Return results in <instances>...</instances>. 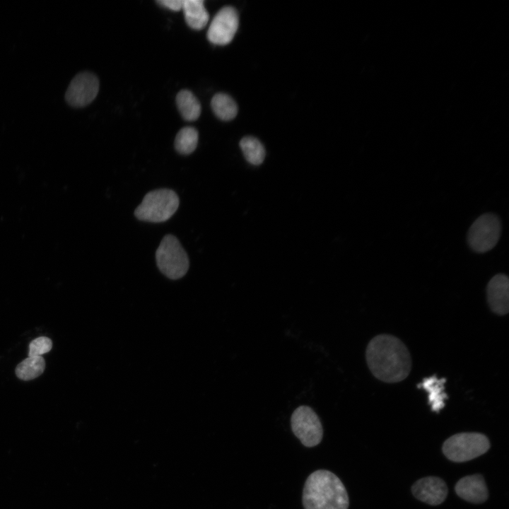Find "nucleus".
Listing matches in <instances>:
<instances>
[{
  "instance_id": "nucleus-1",
  "label": "nucleus",
  "mask_w": 509,
  "mask_h": 509,
  "mask_svg": "<svg viewBox=\"0 0 509 509\" xmlns=\"http://www.w3.org/2000/svg\"><path fill=\"white\" fill-rule=\"evenodd\" d=\"M365 359L372 374L385 382H401L411 369L407 347L399 338L390 334L373 337L367 346Z\"/></svg>"
},
{
  "instance_id": "nucleus-2",
  "label": "nucleus",
  "mask_w": 509,
  "mask_h": 509,
  "mask_svg": "<svg viewBox=\"0 0 509 509\" xmlns=\"http://www.w3.org/2000/svg\"><path fill=\"white\" fill-rule=\"evenodd\" d=\"M302 502L304 509H348L349 498L345 486L333 472L317 469L306 479Z\"/></svg>"
},
{
  "instance_id": "nucleus-3",
  "label": "nucleus",
  "mask_w": 509,
  "mask_h": 509,
  "mask_svg": "<svg viewBox=\"0 0 509 509\" xmlns=\"http://www.w3.org/2000/svg\"><path fill=\"white\" fill-rule=\"evenodd\" d=\"M179 203V197L174 191L169 189H156L145 195L135 209L134 215L141 221L164 222L176 212Z\"/></svg>"
},
{
  "instance_id": "nucleus-4",
  "label": "nucleus",
  "mask_w": 509,
  "mask_h": 509,
  "mask_svg": "<svg viewBox=\"0 0 509 509\" xmlns=\"http://www.w3.org/2000/svg\"><path fill=\"white\" fill-rule=\"evenodd\" d=\"M490 447L488 438L480 433H460L447 438L443 445L445 457L455 462H462L484 454Z\"/></svg>"
},
{
  "instance_id": "nucleus-5",
  "label": "nucleus",
  "mask_w": 509,
  "mask_h": 509,
  "mask_svg": "<svg viewBox=\"0 0 509 509\" xmlns=\"http://www.w3.org/2000/svg\"><path fill=\"white\" fill-rule=\"evenodd\" d=\"M158 269L170 279H178L186 274L189 269L187 255L176 237L165 235L156 252Z\"/></svg>"
},
{
  "instance_id": "nucleus-6",
  "label": "nucleus",
  "mask_w": 509,
  "mask_h": 509,
  "mask_svg": "<svg viewBox=\"0 0 509 509\" xmlns=\"http://www.w3.org/2000/svg\"><path fill=\"white\" fill-rule=\"evenodd\" d=\"M501 220L491 213L479 216L472 224L467 235L470 248L477 253H484L493 249L500 238Z\"/></svg>"
},
{
  "instance_id": "nucleus-7",
  "label": "nucleus",
  "mask_w": 509,
  "mask_h": 509,
  "mask_svg": "<svg viewBox=\"0 0 509 509\" xmlns=\"http://www.w3.org/2000/svg\"><path fill=\"white\" fill-rule=\"evenodd\" d=\"M291 426L293 434L305 447L317 445L323 438V428L315 411L308 406H300L293 412Z\"/></svg>"
},
{
  "instance_id": "nucleus-8",
  "label": "nucleus",
  "mask_w": 509,
  "mask_h": 509,
  "mask_svg": "<svg viewBox=\"0 0 509 509\" xmlns=\"http://www.w3.org/2000/svg\"><path fill=\"white\" fill-rule=\"evenodd\" d=\"M239 25L236 10L225 6L213 17L207 31V38L213 44L226 45L233 39Z\"/></svg>"
},
{
  "instance_id": "nucleus-9",
  "label": "nucleus",
  "mask_w": 509,
  "mask_h": 509,
  "mask_svg": "<svg viewBox=\"0 0 509 509\" xmlns=\"http://www.w3.org/2000/svg\"><path fill=\"white\" fill-rule=\"evenodd\" d=\"M98 90L99 81L96 76L90 72H82L71 81L65 99L71 106L82 107L95 98Z\"/></svg>"
},
{
  "instance_id": "nucleus-10",
  "label": "nucleus",
  "mask_w": 509,
  "mask_h": 509,
  "mask_svg": "<svg viewBox=\"0 0 509 509\" xmlns=\"http://www.w3.org/2000/svg\"><path fill=\"white\" fill-rule=\"evenodd\" d=\"M411 491L417 499L431 505L442 503L447 495L445 482L437 476H426L419 479L412 486Z\"/></svg>"
},
{
  "instance_id": "nucleus-11",
  "label": "nucleus",
  "mask_w": 509,
  "mask_h": 509,
  "mask_svg": "<svg viewBox=\"0 0 509 509\" xmlns=\"http://www.w3.org/2000/svg\"><path fill=\"white\" fill-rule=\"evenodd\" d=\"M487 301L490 309L498 315H505L509 310V280L504 274L493 276L486 288Z\"/></svg>"
},
{
  "instance_id": "nucleus-12",
  "label": "nucleus",
  "mask_w": 509,
  "mask_h": 509,
  "mask_svg": "<svg viewBox=\"0 0 509 509\" xmlns=\"http://www.w3.org/2000/svg\"><path fill=\"white\" fill-rule=\"evenodd\" d=\"M455 490L461 498L472 503H482L488 496L484 478L481 474L462 478L457 482Z\"/></svg>"
},
{
  "instance_id": "nucleus-13",
  "label": "nucleus",
  "mask_w": 509,
  "mask_h": 509,
  "mask_svg": "<svg viewBox=\"0 0 509 509\" xmlns=\"http://www.w3.org/2000/svg\"><path fill=\"white\" fill-rule=\"evenodd\" d=\"M445 378H438L435 375L425 378L418 384L419 388L424 390L428 393V399L430 407L433 411L438 413L445 405V401L447 398L445 392Z\"/></svg>"
},
{
  "instance_id": "nucleus-14",
  "label": "nucleus",
  "mask_w": 509,
  "mask_h": 509,
  "mask_svg": "<svg viewBox=\"0 0 509 509\" xmlns=\"http://www.w3.org/2000/svg\"><path fill=\"white\" fill-rule=\"evenodd\" d=\"M187 25L195 30L204 28L209 18L202 0H184L182 8Z\"/></svg>"
},
{
  "instance_id": "nucleus-15",
  "label": "nucleus",
  "mask_w": 509,
  "mask_h": 509,
  "mask_svg": "<svg viewBox=\"0 0 509 509\" xmlns=\"http://www.w3.org/2000/svg\"><path fill=\"white\" fill-rule=\"evenodd\" d=\"M177 108L187 121H194L201 114V105L195 95L188 90H182L176 97Z\"/></svg>"
},
{
  "instance_id": "nucleus-16",
  "label": "nucleus",
  "mask_w": 509,
  "mask_h": 509,
  "mask_svg": "<svg viewBox=\"0 0 509 509\" xmlns=\"http://www.w3.org/2000/svg\"><path fill=\"white\" fill-rule=\"evenodd\" d=\"M211 105L214 114L222 120L229 121L237 115V104L225 93L216 94L211 99Z\"/></svg>"
},
{
  "instance_id": "nucleus-17",
  "label": "nucleus",
  "mask_w": 509,
  "mask_h": 509,
  "mask_svg": "<svg viewBox=\"0 0 509 509\" xmlns=\"http://www.w3.org/2000/svg\"><path fill=\"white\" fill-rule=\"evenodd\" d=\"M45 369V361L42 356H28L16 368V376L23 380H30L39 377Z\"/></svg>"
},
{
  "instance_id": "nucleus-18",
  "label": "nucleus",
  "mask_w": 509,
  "mask_h": 509,
  "mask_svg": "<svg viewBox=\"0 0 509 509\" xmlns=\"http://www.w3.org/2000/svg\"><path fill=\"white\" fill-rule=\"evenodd\" d=\"M240 146L246 160L252 165H260L265 157L262 143L253 136H245L240 141Z\"/></svg>"
},
{
  "instance_id": "nucleus-19",
  "label": "nucleus",
  "mask_w": 509,
  "mask_h": 509,
  "mask_svg": "<svg viewBox=\"0 0 509 509\" xmlns=\"http://www.w3.org/2000/svg\"><path fill=\"white\" fill-rule=\"evenodd\" d=\"M199 134L194 127H187L181 129L175 139V148L180 154L188 155L197 148Z\"/></svg>"
},
{
  "instance_id": "nucleus-20",
  "label": "nucleus",
  "mask_w": 509,
  "mask_h": 509,
  "mask_svg": "<svg viewBox=\"0 0 509 509\" xmlns=\"http://www.w3.org/2000/svg\"><path fill=\"white\" fill-rule=\"evenodd\" d=\"M52 348V340L46 337H40L33 341L29 344L28 356H41Z\"/></svg>"
},
{
  "instance_id": "nucleus-21",
  "label": "nucleus",
  "mask_w": 509,
  "mask_h": 509,
  "mask_svg": "<svg viewBox=\"0 0 509 509\" xmlns=\"http://www.w3.org/2000/svg\"><path fill=\"white\" fill-rule=\"evenodd\" d=\"M184 0H159L156 2L168 9L178 11L182 9Z\"/></svg>"
}]
</instances>
